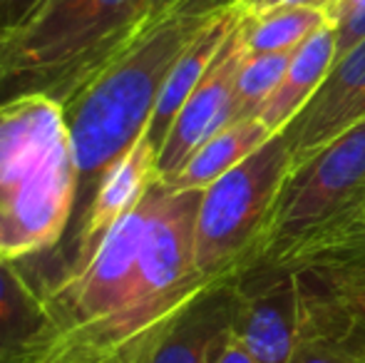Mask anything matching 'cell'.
Masks as SVG:
<instances>
[{
    "label": "cell",
    "instance_id": "10",
    "mask_svg": "<svg viewBox=\"0 0 365 363\" xmlns=\"http://www.w3.org/2000/svg\"><path fill=\"white\" fill-rule=\"evenodd\" d=\"M365 117V38L333 63L308 105L281 130L291 150V165L318 152L323 145Z\"/></svg>",
    "mask_w": 365,
    "mask_h": 363
},
{
    "label": "cell",
    "instance_id": "12",
    "mask_svg": "<svg viewBox=\"0 0 365 363\" xmlns=\"http://www.w3.org/2000/svg\"><path fill=\"white\" fill-rule=\"evenodd\" d=\"M239 15H241L239 5H236V8L219 10V13L209 20L207 28H204L202 33L187 45V50L179 55L174 68L169 70L167 80H164V85H162V92H159L154 115H152V120H149V127L145 132L147 142L157 150V155H159V150H162L164 137H167L174 117L179 115V110H182L187 97L192 95L194 88L199 85V80L204 78L209 65L214 63V58H217L221 45H224L226 35H229L231 28L236 25Z\"/></svg>",
    "mask_w": 365,
    "mask_h": 363
},
{
    "label": "cell",
    "instance_id": "6",
    "mask_svg": "<svg viewBox=\"0 0 365 363\" xmlns=\"http://www.w3.org/2000/svg\"><path fill=\"white\" fill-rule=\"evenodd\" d=\"M365 217V117L291 167L276 199L264 252L284 262L311 239Z\"/></svg>",
    "mask_w": 365,
    "mask_h": 363
},
{
    "label": "cell",
    "instance_id": "18",
    "mask_svg": "<svg viewBox=\"0 0 365 363\" xmlns=\"http://www.w3.org/2000/svg\"><path fill=\"white\" fill-rule=\"evenodd\" d=\"M336 28V60L365 38V0H336L326 10Z\"/></svg>",
    "mask_w": 365,
    "mask_h": 363
},
{
    "label": "cell",
    "instance_id": "23",
    "mask_svg": "<svg viewBox=\"0 0 365 363\" xmlns=\"http://www.w3.org/2000/svg\"><path fill=\"white\" fill-rule=\"evenodd\" d=\"M179 0H152V8H149V23H147V28L152 23H157L159 18H164V15L169 13V10L177 5Z\"/></svg>",
    "mask_w": 365,
    "mask_h": 363
},
{
    "label": "cell",
    "instance_id": "22",
    "mask_svg": "<svg viewBox=\"0 0 365 363\" xmlns=\"http://www.w3.org/2000/svg\"><path fill=\"white\" fill-rule=\"evenodd\" d=\"M214 363H256V359L249 354V349L236 339L234 331H231V336L226 339V344L221 346V351L217 354Z\"/></svg>",
    "mask_w": 365,
    "mask_h": 363
},
{
    "label": "cell",
    "instance_id": "24",
    "mask_svg": "<svg viewBox=\"0 0 365 363\" xmlns=\"http://www.w3.org/2000/svg\"><path fill=\"white\" fill-rule=\"evenodd\" d=\"M35 356H38V354L28 356V359H20V361H13V363H38V361H35Z\"/></svg>",
    "mask_w": 365,
    "mask_h": 363
},
{
    "label": "cell",
    "instance_id": "20",
    "mask_svg": "<svg viewBox=\"0 0 365 363\" xmlns=\"http://www.w3.org/2000/svg\"><path fill=\"white\" fill-rule=\"evenodd\" d=\"M336 0H244L239 5L244 13H264V10L279 8V5H308V8L328 10Z\"/></svg>",
    "mask_w": 365,
    "mask_h": 363
},
{
    "label": "cell",
    "instance_id": "11",
    "mask_svg": "<svg viewBox=\"0 0 365 363\" xmlns=\"http://www.w3.org/2000/svg\"><path fill=\"white\" fill-rule=\"evenodd\" d=\"M53 336L55 321L45 296L18 264L0 262V363L40 354Z\"/></svg>",
    "mask_w": 365,
    "mask_h": 363
},
{
    "label": "cell",
    "instance_id": "19",
    "mask_svg": "<svg viewBox=\"0 0 365 363\" xmlns=\"http://www.w3.org/2000/svg\"><path fill=\"white\" fill-rule=\"evenodd\" d=\"M43 0H0V35L20 25Z\"/></svg>",
    "mask_w": 365,
    "mask_h": 363
},
{
    "label": "cell",
    "instance_id": "3",
    "mask_svg": "<svg viewBox=\"0 0 365 363\" xmlns=\"http://www.w3.org/2000/svg\"><path fill=\"white\" fill-rule=\"evenodd\" d=\"M75 162L63 105L30 95L0 102V262L33 264L73 217Z\"/></svg>",
    "mask_w": 365,
    "mask_h": 363
},
{
    "label": "cell",
    "instance_id": "2",
    "mask_svg": "<svg viewBox=\"0 0 365 363\" xmlns=\"http://www.w3.org/2000/svg\"><path fill=\"white\" fill-rule=\"evenodd\" d=\"M152 0H43L0 35V102H65L147 30Z\"/></svg>",
    "mask_w": 365,
    "mask_h": 363
},
{
    "label": "cell",
    "instance_id": "17",
    "mask_svg": "<svg viewBox=\"0 0 365 363\" xmlns=\"http://www.w3.org/2000/svg\"><path fill=\"white\" fill-rule=\"evenodd\" d=\"M365 321L348 336H298L289 363H361Z\"/></svg>",
    "mask_w": 365,
    "mask_h": 363
},
{
    "label": "cell",
    "instance_id": "13",
    "mask_svg": "<svg viewBox=\"0 0 365 363\" xmlns=\"http://www.w3.org/2000/svg\"><path fill=\"white\" fill-rule=\"evenodd\" d=\"M333 63H336V28L328 23L296 48L279 88L264 102L256 120L279 135L316 95Z\"/></svg>",
    "mask_w": 365,
    "mask_h": 363
},
{
    "label": "cell",
    "instance_id": "21",
    "mask_svg": "<svg viewBox=\"0 0 365 363\" xmlns=\"http://www.w3.org/2000/svg\"><path fill=\"white\" fill-rule=\"evenodd\" d=\"M244 0H179L172 10H182V13H217V10H226V8H236Z\"/></svg>",
    "mask_w": 365,
    "mask_h": 363
},
{
    "label": "cell",
    "instance_id": "25",
    "mask_svg": "<svg viewBox=\"0 0 365 363\" xmlns=\"http://www.w3.org/2000/svg\"><path fill=\"white\" fill-rule=\"evenodd\" d=\"M361 363H365V354H363V359H361Z\"/></svg>",
    "mask_w": 365,
    "mask_h": 363
},
{
    "label": "cell",
    "instance_id": "4",
    "mask_svg": "<svg viewBox=\"0 0 365 363\" xmlns=\"http://www.w3.org/2000/svg\"><path fill=\"white\" fill-rule=\"evenodd\" d=\"M291 167V150L279 132L202 189L194 252L204 279L239 276L261 257L271 214Z\"/></svg>",
    "mask_w": 365,
    "mask_h": 363
},
{
    "label": "cell",
    "instance_id": "1",
    "mask_svg": "<svg viewBox=\"0 0 365 363\" xmlns=\"http://www.w3.org/2000/svg\"><path fill=\"white\" fill-rule=\"evenodd\" d=\"M217 13L169 10L63 105L75 162L73 217L60 244L48 257L33 264H18L43 296L73 247L102 177L145 137L169 70Z\"/></svg>",
    "mask_w": 365,
    "mask_h": 363
},
{
    "label": "cell",
    "instance_id": "14",
    "mask_svg": "<svg viewBox=\"0 0 365 363\" xmlns=\"http://www.w3.org/2000/svg\"><path fill=\"white\" fill-rule=\"evenodd\" d=\"M271 137L274 132L259 120L229 122L184 162L182 170L162 182L172 189H207L214 180L244 162Z\"/></svg>",
    "mask_w": 365,
    "mask_h": 363
},
{
    "label": "cell",
    "instance_id": "9",
    "mask_svg": "<svg viewBox=\"0 0 365 363\" xmlns=\"http://www.w3.org/2000/svg\"><path fill=\"white\" fill-rule=\"evenodd\" d=\"M241 10V8H239ZM244 40H241V15L231 33L226 35L224 45L199 80L192 95L187 97L179 115L169 127L164 145L157 155L159 180H167L221 127L234 122V85L236 73L244 60Z\"/></svg>",
    "mask_w": 365,
    "mask_h": 363
},
{
    "label": "cell",
    "instance_id": "7",
    "mask_svg": "<svg viewBox=\"0 0 365 363\" xmlns=\"http://www.w3.org/2000/svg\"><path fill=\"white\" fill-rule=\"evenodd\" d=\"M236 276L214 279L130 339L110 363H214L231 336Z\"/></svg>",
    "mask_w": 365,
    "mask_h": 363
},
{
    "label": "cell",
    "instance_id": "16",
    "mask_svg": "<svg viewBox=\"0 0 365 363\" xmlns=\"http://www.w3.org/2000/svg\"><path fill=\"white\" fill-rule=\"evenodd\" d=\"M296 50L244 55L234 85V122L256 120L264 102L274 95Z\"/></svg>",
    "mask_w": 365,
    "mask_h": 363
},
{
    "label": "cell",
    "instance_id": "15",
    "mask_svg": "<svg viewBox=\"0 0 365 363\" xmlns=\"http://www.w3.org/2000/svg\"><path fill=\"white\" fill-rule=\"evenodd\" d=\"M328 23L331 18L326 10L308 5H279L264 13L241 10V40L246 55L286 53L296 50Z\"/></svg>",
    "mask_w": 365,
    "mask_h": 363
},
{
    "label": "cell",
    "instance_id": "8",
    "mask_svg": "<svg viewBox=\"0 0 365 363\" xmlns=\"http://www.w3.org/2000/svg\"><path fill=\"white\" fill-rule=\"evenodd\" d=\"M234 336L256 363H289L298 339V291L286 264L254 262L236 276Z\"/></svg>",
    "mask_w": 365,
    "mask_h": 363
},
{
    "label": "cell",
    "instance_id": "5",
    "mask_svg": "<svg viewBox=\"0 0 365 363\" xmlns=\"http://www.w3.org/2000/svg\"><path fill=\"white\" fill-rule=\"evenodd\" d=\"M199 202L202 189H172L157 182L132 299L97 341L90 363H110L127 341L209 284L199 274L194 252Z\"/></svg>",
    "mask_w": 365,
    "mask_h": 363
}]
</instances>
